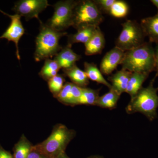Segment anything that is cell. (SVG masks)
Wrapping results in <instances>:
<instances>
[{
	"mask_svg": "<svg viewBox=\"0 0 158 158\" xmlns=\"http://www.w3.org/2000/svg\"><path fill=\"white\" fill-rule=\"evenodd\" d=\"M0 12L5 15H7L11 19V23L5 32L2 36H0V39H6L8 41H12L15 44L16 47V56L19 60H20L21 58L19 49V42L20 40L25 34V30L23 27L21 21V16L17 14L10 15L5 13L0 10Z\"/></svg>",
	"mask_w": 158,
	"mask_h": 158,
	"instance_id": "9",
	"label": "cell"
},
{
	"mask_svg": "<svg viewBox=\"0 0 158 158\" xmlns=\"http://www.w3.org/2000/svg\"><path fill=\"white\" fill-rule=\"evenodd\" d=\"M60 69L61 68L56 61L50 59H47L45 60L39 75L44 80L48 81L58 74Z\"/></svg>",
	"mask_w": 158,
	"mask_h": 158,
	"instance_id": "21",
	"label": "cell"
},
{
	"mask_svg": "<svg viewBox=\"0 0 158 158\" xmlns=\"http://www.w3.org/2000/svg\"><path fill=\"white\" fill-rule=\"evenodd\" d=\"M83 88L73 84L71 90L64 104L72 106L77 105L78 102L82 94Z\"/></svg>",
	"mask_w": 158,
	"mask_h": 158,
	"instance_id": "25",
	"label": "cell"
},
{
	"mask_svg": "<svg viewBox=\"0 0 158 158\" xmlns=\"http://www.w3.org/2000/svg\"><path fill=\"white\" fill-rule=\"evenodd\" d=\"M62 71L73 84L79 87L86 88L89 84V79L85 72L80 69L76 64L70 68L62 69Z\"/></svg>",
	"mask_w": 158,
	"mask_h": 158,
	"instance_id": "15",
	"label": "cell"
},
{
	"mask_svg": "<svg viewBox=\"0 0 158 158\" xmlns=\"http://www.w3.org/2000/svg\"><path fill=\"white\" fill-rule=\"evenodd\" d=\"M155 79L154 78L146 88L142 87L135 96L131 99L126 108L127 114L141 113L151 121L157 118L158 88L153 86Z\"/></svg>",
	"mask_w": 158,
	"mask_h": 158,
	"instance_id": "2",
	"label": "cell"
},
{
	"mask_svg": "<svg viewBox=\"0 0 158 158\" xmlns=\"http://www.w3.org/2000/svg\"><path fill=\"white\" fill-rule=\"evenodd\" d=\"M84 69L88 78L98 84L106 86L109 89L112 88V85L105 79L100 70L98 68L96 64L93 63L85 62Z\"/></svg>",
	"mask_w": 158,
	"mask_h": 158,
	"instance_id": "18",
	"label": "cell"
},
{
	"mask_svg": "<svg viewBox=\"0 0 158 158\" xmlns=\"http://www.w3.org/2000/svg\"><path fill=\"white\" fill-rule=\"evenodd\" d=\"M33 145L23 135L13 148L14 158H27Z\"/></svg>",
	"mask_w": 158,
	"mask_h": 158,
	"instance_id": "20",
	"label": "cell"
},
{
	"mask_svg": "<svg viewBox=\"0 0 158 158\" xmlns=\"http://www.w3.org/2000/svg\"><path fill=\"white\" fill-rule=\"evenodd\" d=\"M0 158H14L11 153L6 150L0 144Z\"/></svg>",
	"mask_w": 158,
	"mask_h": 158,
	"instance_id": "29",
	"label": "cell"
},
{
	"mask_svg": "<svg viewBox=\"0 0 158 158\" xmlns=\"http://www.w3.org/2000/svg\"><path fill=\"white\" fill-rule=\"evenodd\" d=\"M77 1L65 0L57 2L53 5L54 13L45 24L51 28L59 32H65L72 25L73 10Z\"/></svg>",
	"mask_w": 158,
	"mask_h": 158,
	"instance_id": "7",
	"label": "cell"
},
{
	"mask_svg": "<svg viewBox=\"0 0 158 158\" xmlns=\"http://www.w3.org/2000/svg\"><path fill=\"white\" fill-rule=\"evenodd\" d=\"M98 27L88 26L77 29L76 33L68 35L67 45L72 47L73 44L78 43L86 44L94 34Z\"/></svg>",
	"mask_w": 158,
	"mask_h": 158,
	"instance_id": "16",
	"label": "cell"
},
{
	"mask_svg": "<svg viewBox=\"0 0 158 158\" xmlns=\"http://www.w3.org/2000/svg\"><path fill=\"white\" fill-rule=\"evenodd\" d=\"M125 52L115 46L103 57L100 65V70L103 74L110 75L121 64Z\"/></svg>",
	"mask_w": 158,
	"mask_h": 158,
	"instance_id": "10",
	"label": "cell"
},
{
	"mask_svg": "<svg viewBox=\"0 0 158 158\" xmlns=\"http://www.w3.org/2000/svg\"><path fill=\"white\" fill-rule=\"evenodd\" d=\"M106 44L104 35L98 27L92 37L86 44L85 54L90 56L100 54L102 52Z\"/></svg>",
	"mask_w": 158,
	"mask_h": 158,
	"instance_id": "12",
	"label": "cell"
},
{
	"mask_svg": "<svg viewBox=\"0 0 158 158\" xmlns=\"http://www.w3.org/2000/svg\"><path fill=\"white\" fill-rule=\"evenodd\" d=\"M129 9L128 5L126 2L121 0H115L110 9V14L114 17L122 18L127 15Z\"/></svg>",
	"mask_w": 158,
	"mask_h": 158,
	"instance_id": "23",
	"label": "cell"
},
{
	"mask_svg": "<svg viewBox=\"0 0 158 158\" xmlns=\"http://www.w3.org/2000/svg\"><path fill=\"white\" fill-rule=\"evenodd\" d=\"M73 130L62 124L55 126L50 135L41 143L33 146L34 149L48 158H56L65 152L69 142L75 135Z\"/></svg>",
	"mask_w": 158,
	"mask_h": 158,
	"instance_id": "3",
	"label": "cell"
},
{
	"mask_svg": "<svg viewBox=\"0 0 158 158\" xmlns=\"http://www.w3.org/2000/svg\"><path fill=\"white\" fill-rule=\"evenodd\" d=\"M155 58V71L156 74L154 78L156 79L158 77V44H156L155 48H154Z\"/></svg>",
	"mask_w": 158,
	"mask_h": 158,
	"instance_id": "30",
	"label": "cell"
},
{
	"mask_svg": "<svg viewBox=\"0 0 158 158\" xmlns=\"http://www.w3.org/2000/svg\"><path fill=\"white\" fill-rule=\"evenodd\" d=\"M151 2L156 7L158 12V0H152L151 1Z\"/></svg>",
	"mask_w": 158,
	"mask_h": 158,
	"instance_id": "32",
	"label": "cell"
},
{
	"mask_svg": "<svg viewBox=\"0 0 158 158\" xmlns=\"http://www.w3.org/2000/svg\"><path fill=\"white\" fill-rule=\"evenodd\" d=\"M48 6L47 0H20L15 3L12 10L15 14L25 18L27 21L36 18L40 23L39 15Z\"/></svg>",
	"mask_w": 158,
	"mask_h": 158,
	"instance_id": "8",
	"label": "cell"
},
{
	"mask_svg": "<svg viewBox=\"0 0 158 158\" xmlns=\"http://www.w3.org/2000/svg\"><path fill=\"white\" fill-rule=\"evenodd\" d=\"M121 94L112 88L110 90L101 96H99L96 106L105 109L113 110L116 108Z\"/></svg>",
	"mask_w": 158,
	"mask_h": 158,
	"instance_id": "19",
	"label": "cell"
},
{
	"mask_svg": "<svg viewBox=\"0 0 158 158\" xmlns=\"http://www.w3.org/2000/svg\"><path fill=\"white\" fill-rule=\"evenodd\" d=\"M104 20L102 13L93 1H77L73 10L72 25L78 29L83 27H98Z\"/></svg>",
	"mask_w": 158,
	"mask_h": 158,
	"instance_id": "5",
	"label": "cell"
},
{
	"mask_svg": "<svg viewBox=\"0 0 158 158\" xmlns=\"http://www.w3.org/2000/svg\"><path fill=\"white\" fill-rule=\"evenodd\" d=\"M131 73V72L128 71L121 69L117 71L108 79L112 83V88L121 94L126 91Z\"/></svg>",
	"mask_w": 158,
	"mask_h": 158,
	"instance_id": "14",
	"label": "cell"
},
{
	"mask_svg": "<svg viewBox=\"0 0 158 158\" xmlns=\"http://www.w3.org/2000/svg\"><path fill=\"white\" fill-rule=\"evenodd\" d=\"M56 158H70L66 154V153L64 152L63 153L61 154L60 155L58 156Z\"/></svg>",
	"mask_w": 158,
	"mask_h": 158,
	"instance_id": "31",
	"label": "cell"
},
{
	"mask_svg": "<svg viewBox=\"0 0 158 158\" xmlns=\"http://www.w3.org/2000/svg\"><path fill=\"white\" fill-rule=\"evenodd\" d=\"M122 69L131 73H150L155 70L154 48L151 43L144 42L142 45L125 52L121 64Z\"/></svg>",
	"mask_w": 158,
	"mask_h": 158,
	"instance_id": "1",
	"label": "cell"
},
{
	"mask_svg": "<svg viewBox=\"0 0 158 158\" xmlns=\"http://www.w3.org/2000/svg\"><path fill=\"white\" fill-rule=\"evenodd\" d=\"M40 24L39 34L35 41L34 58L36 62L55 56L62 48L59 43L60 38L67 34L55 31L42 22Z\"/></svg>",
	"mask_w": 158,
	"mask_h": 158,
	"instance_id": "4",
	"label": "cell"
},
{
	"mask_svg": "<svg viewBox=\"0 0 158 158\" xmlns=\"http://www.w3.org/2000/svg\"><path fill=\"white\" fill-rule=\"evenodd\" d=\"M73 85V83L66 82L65 83L62 90L56 97L59 102L64 104H65V101L72 88Z\"/></svg>",
	"mask_w": 158,
	"mask_h": 158,
	"instance_id": "27",
	"label": "cell"
},
{
	"mask_svg": "<svg viewBox=\"0 0 158 158\" xmlns=\"http://www.w3.org/2000/svg\"><path fill=\"white\" fill-rule=\"evenodd\" d=\"M149 74L139 73H131L129 80L126 93H127L132 99L142 87L144 82L148 77Z\"/></svg>",
	"mask_w": 158,
	"mask_h": 158,
	"instance_id": "17",
	"label": "cell"
},
{
	"mask_svg": "<svg viewBox=\"0 0 158 158\" xmlns=\"http://www.w3.org/2000/svg\"><path fill=\"white\" fill-rule=\"evenodd\" d=\"M87 158H104L102 156L98 155H93L90 156L88 157Z\"/></svg>",
	"mask_w": 158,
	"mask_h": 158,
	"instance_id": "33",
	"label": "cell"
},
{
	"mask_svg": "<svg viewBox=\"0 0 158 158\" xmlns=\"http://www.w3.org/2000/svg\"><path fill=\"white\" fill-rule=\"evenodd\" d=\"M93 1L102 13L110 14V9L115 0H94Z\"/></svg>",
	"mask_w": 158,
	"mask_h": 158,
	"instance_id": "26",
	"label": "cell"
},
{
	"mask_svg": "<svg viewBox=\"0 0 158 158\" xmlns=\"http://www.w3.org/2000/svg\"><path fill=\"white\" fill-rule=\"evenodd\" d=\"M99 97V90L90 88H83L82 94L78 102L77 105H84L96 106Z\"/></svg>",
	"mask_w": 158,
	"mask_h": 158,
	"instance_id": "22",
	"label": "cell"
},
{
	"mask_svg": "<svg viewBox=\"0 0 158 158\" xmlns=\"http://www.w3.org/2000/svg\"><path fill=\"white\" fill-rule=\"evenodd\" d=\"M140 25L149 42L158 44V12L154 16L141 20Z\"/></svg>",
	"mask_w": 158,
	"mask_h": 158,
	"instance_id": "13",
	"label": "cell"
},
{
	"mask_svg": "<svg viewBox=\"0 0 158 158\" xmlns=\"http://www.w3.org/2000/svg\"><path fill=\"white\" fill-rule=\"evenodd\" d=\"M65 82V78L60 74H58L48 81L49 89L55 98L62 90Z\"/></svg>",
	"mask_w": 158,
	"mask_h": 158,
	"instance_id": "24",
	"label": "cell"
},
{
	"mask_svg": "<svg viewBox=\"0 0 158 158\" xmlns=\"http://www.w3.org/2000/svg\"><path fill=\"white\" fill-rule=\"evenodd\" d=\"M71 46L67 45L62 48L56 55L54 60L57 62L61 69H66L75 65L76 62L80 60L81 57L73 52Z\"/></svg>",
	"mask_w": 158,
	"mask_h": 158,
	"instance_id": "11",
	"label": "cell"
},
{
	"mask_svg": "<svg viewBox=\"0 0 158 158\" xmlns=\"http://www.w3.org/2000/svg\"><path fill=\"white\" fill-rule=\"evenodd\" d=\"M122 30L116 40V47L125 52L135 48L144 42L145 37L141 25L135 21H126L122 24Z\"/></svg>",
	"mask_w": 158,
	"mask_h": 158,
	"instance_id": "6",
	"label": "cell"
},
{
	"mask_svg": "<svg viewBox=\"0 0 158 158\" xmlns=\"http://www.w3.org/2000/svg\"><path fill=\"white\" fill-rule=\"evenodd\" d=\"M27 158H48L46 156L40 152L34 149L32 147V149L29 154Z\"/></svg>",
	"mask_w": 158,
	"mask_h": 158,
	"instance_id": "28",
	"label": "cell"
}]
</instances>
